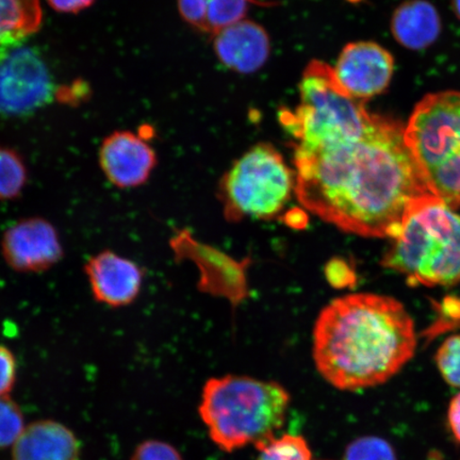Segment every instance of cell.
Returning a JSON list of instances; mask_svg holds the SVG:
<instances>
[{
	"label": "cell",
	"mask_w": 460,
	"mask_h": 460,
	"mask_svg": "<svg viewBox=\"0 0 460 460\" xmlns=\"http://www.w3.org/2000/svg\"><path fill=\"white\" fill-rule=\"evenodd\" d=\"M383 258L385 268L411 286L460 281V216L436 195L420 199Z\"/></svg>",
	"instance_id": "cell-4"
},
{
	"label": "cell",
	"mask_w": 460,
	"mask_h": 460,
	"mask_svg": "<svg viewBox=\"0 0 460 460\" xmlns=\"http://www.w3.org/2000/svg\"><path fill=\"white\" fill-rule=\"evenodd\" d=\"M26 181L27 170L20 155L13 149L0 147V200L19 197Z\"/></svg>",
	"instance_id": "cell-17"
},
{
	"label": "cell",
	"mask_w": 460,
	"mask_h": 460,
	"mask_svg": "<svg viewBox=\"0 0 460 460\" xmlns=\"http://www.w3.org/2000/svg\"><path fill=\"white\" fill-rule=\"evenodd\" d=\"M343 460H398L389 442L376 436L360 437L345 448Z\"/></svg>",
	"instance_id": "cell-21"
},
{
	"label": "cell",
	"mask_w": 460,
	"mask_h": 460,
	"mask_svg": "<svg viewBox=\"0 0 460 460\" xmlns=\"http://www.w3.org/2000/svg\"><path fill=\"white\" fill-rule=\"evenodd\" d=\"M26 429L21 407L10 398H0V450L13 447Z\"/></svg>",
	"instance_id": "cell-20"
},
{
	"label": "cell",
	"mask_w": 460,
	"mask_h": 460,
	"mask_svg": "<svg viewBox=\"0 0 460 460\" xmlns=\"http://www.w3.org/2000/svg\"><path fill=\"white\" fill-rule=\"evenodd\" d=\"M17 378V362L13 350L0 345V398L9 396Z\"/></svg>",
	"instance_id": "cell-25"
},
{
	"label": "cell",
	"mask_w": 460,
	"mask_h": 460,
	"mask_svg": "<svg viewBox=\"0 0 460 460\" xmlns=\"http://www.w3.org/2000/svg\"><path fill=\"white\" fill-rule=\"evenodd\" d=\"M298 89L300 105L279 115L281 125L296 140L295 151H314L358 139L376 120L366 102L349 95L324 62L309 63Z\"/></svg>",
	"instance_id": "cell-5"
},
{
	"label": "cell",
	"mask_w": 460,
	"mask_h": 460,
	"mask_svg": "<svg viewBox=\"0 0 460 460\" xmlns=\"http://www.w3.org/2000/svg\"><path fill=\"white\" fill-rule=\"evenodd\" d=\"M100 163L112 185L128 189L147 181L157 164V157L143 137L130 131H118L103 141Z\"/></svg>",
	"instance_id": "cell-11"
},
{
	"label": "cell",
	"mask_w": 460,
	"mask_h": 460,
	"mask_svg": "<svg viewBox=\"0 0 460 460\" xmlns=\"http://www.w3.org/2000/svg\"><path fill=\"white\" fill-rule=\"evenodd\" d=\"M214 49L218 60L229 70L250 74L267 62L271 43L261 25L243 20L214 34Z\"/></svg>",
	"instance_id": "cell-13"
},
{
	"label": "cell",
	"mask_w": 460,
	"mask_h": 460,
	"mask_svg": "<svg viewBox=\"0 0 460 460\" xmlns=\"http://www.w3.org/2000/svg\"><path fill=\"white\" fill-rule=\"evenodd\" d=\"M41 22L39 0H0V61L19 49Z\"/></svg>",
	"instance_id": "cell-16"
},
{
	"label": "cell",
	"mask_w": 460,
	"mask_h": 460,
	"mask_svg": "<svg viewBox=\"0 0 460 460\" xmlns=\"http://www.w3.org/2000/svg\"><path fill=\"white\" fill-rule=\"evenodd\" d=\"M453 9L460 19V0H453Z\"/></svg>",
	"instance_id": "cell-28"
},
{
	"label": "cell",
	"mask_w": 460,
	"mask_h": 460,
	"mask_svg": "<svg viewBox=\"0 0 460 460\" xmlns=\"http://www.w3.org/2000/svg\"><path fill=\"white\" fill-rule=\"evenodd\" d=\"M391 31L396 41L406 49L421 50L438 39L440 15L427 0H408L394 11Z\"/></svg>",
	"instance_id": "cell-15"
},
{
	"label": "cell",
	"mask_w": 460,
	"mask_h": 460,
	"mask_svg": "<svg viewBox=\"0 0 460 460\" xmlns=\"http://www.w3.org/2000/svg\"><path fill=\"white\" fill-rule=\"evenodd\" d=\"M58 89L43 56L19 48L0 61V114L27 117L57 97Z\"/></svg>",
	"instance_id": "cell-8"
},
{
	"label": "cell",
	"mask_w": 460,
	"mask_h": 460,
	"mask_svg": "<svg viewBox=\"0 0 460 460\" xmlns=\"http://www.w3.org/2000/svg\"><path fill=\"white\" fill-rule=\"evenodd\" d=\"M85 274L95 300L109 307L128 306L142 290V268L112 251H103L90 258Z\"/></svg>",
	"instance_id": "cell-12"
},
{
	"label": "cell",
	"mask_w": 460,
	"mask_h": 460,
	"mask_svg": "<svg viewBox=\"0 0 460 460\" xmlns=\"http://www.w3.org/2000/svg\"><path fill=\"white\" fill-rule=\"evenodd\" d=\"M415 324L394 297L355 293L322 309L314 330L316 370L343 391L386 383L415 353Z\"/></svg>",
	"instance_id": "cell-2"
},
{
	"label": "cell",
	"mask_w": 460,
	"mask_h": 460,
	"mask_svg": "<svg viewBox=\"0 0 460 460\" xmlns=\"http://www.w3.org/2000/svg\"><path fill=\"white\" fill-rule=\"evenodd\" d=\"M447 420L454 437L460 442V394L454 396L448 406Z\"/></svg>",
	"instance_id": "cell-27"
},
{
	"label": "cell",
	"mask_w": 460,
	"mask_h": 460,
	"mask_svg": "<svg viewBox=\"0 0 460 460\" xmlns=\"http://www.w3.org/2000/svg\"><path fill=\"white\" fill-rule=\"evenodd\" d=\"M404 131L376 115L358 139L295 151L298 201L342 232L398 237L412 207L434 195L406 146Z\"/></svg>",
	"instance_id": "cell-1"
},
{
	"label": "cell",
	"mask_w": 460,
	"mask_h": 460,
	"mask_svg": "<svg viewBox=\"0 0 460 460\" xmlns=\"http://www.w3.org/2000/svg\"><path fill=\"white\" fill-rule=\"evenodd\" d=\"M49 4L57 11L66 13H76L90 7L94 0H48Z\"/></svg>",
	"instance_id": "cell-26"
},
{
	"label": "cell",
	"mask_w": 460,
	"mask_h": 460,
	"mask_svg": "<svg viewBox=\"0 0 460 460\" xmlns=\"http://www.w3.org/2000/svg\"><path fill=\"white\" fill-rule=\"evenodd\" d=\"M437 366L445 381L460 388V335L447 338L436 355Z\"/></svg>",
	"instance_id": "cell-22"
},
{
	"label": "cell",
	"mask_w": 460,
	"mask_h": 460,
	"mask_svg": "<svg viewBox=\"0 0 460 460\" xmlns=\"http://www.w3.org/2000/svg\"><path fill=\"white\" fill-rule=\"evenodd\" d=\"M394 68V57L381 45L356 42L342 49L333 73L349 95L366 102L388 88Z\"/></svg>",
	"instance_id": "cell-10"
},
{
	"label": "cell",
	"mask_w": 460,
	"mask_h": 460,
	"mask_svg": "<svg viewBox=\"0 0 460 460\" xmlns=\"http://www.w3.org/2000/svg\"><path fill=\"white\" fill-rule=\"evenodd\" d=\"M13 460H79L80 444L73 431L54 420L27 425L13 447Z\"/></svg>",
	"instance_id": "cell-14"
},
{
	"label": "cell",
	"mask_w": 460,
	"mask_h": 460,
	"mask_svg": "<svg viewBox=\"0 0 460 460\" xmlns=\"http://www.w3.org/2000/svg\"><path fill=\"white\" fill-rule=\"evenodd\" d=\"M178 9L182 19L189 25L201 32L208 33V25H207L208 0H178Z\"/></svg>",
	"instance_id": "cell-24"
},
{
	"label": "cell",
	"mask_w": 460,
	"mask_h": 460,
	"mask_svg": "<svg viewBox=\"0 0 460 460\" xmlns=\"http://www.w3.org/2000/svg\"><path fill=\"white\" fill-rule=\"evenodd\" d=\"M130 460H183L177 448L156 439L143 441L136 447Z\"/></svg>",
	"instance_id": "cell-23"
},
{
	"label": "cell",
	"mask_w": 460,
	"mask_h": 460,
	"mask_svg": "<svg viewBox=\"0 0 460 460\" xmlns=\"http://www.w3.org/2000/svg\"><path fill=\"white\" fill-rule=\"evenodd\" d=\"M257 460H313L308 442L302 436L285 434L256 447Z\"/></svg>",
	"instance_id": "cell-18"
},
{
	"label": "cell",
	"mask_w": 460,
	"mask_h": 460,
	"mask_svg": "<svg viewBox=\"0 0 460 460\" xmlns=\"http://www.w3.org/2000/svg\"><path fill=\"white\" fill-rule=\"evenodd\" d=\"M295 172L279 151L258 144L235 161L224 175L220 197L230 222L269 220L280 214L296 193Z\"/></svg>",
	"instance_id": "cell-7"
},
{
	"label": "cell",
	"mask_w": 460,
	"mask_h": 460,
	"mask_svg": "<svg viewBox=\"0 0 460 460\" xmlns=\"http://www.w3.org/2000/svg\"><path fill=\"white\" fill-rule=\"evenodd\" d=\"M404 137L431 193L452 208L460 207V92L425 96Z\"/></svg>",
	"instance_id": "cell-6"
},
{
	"label": "cell",
	"mask_w": 460,
	"mask_h": 460,
	"mask_svg": "<svg viewBox=\"0 0 460 460\" xmlns=\"http://www.w3.org/2000/svg\"><path fill=\"white\" fill-rule=\"evenodd\" d=\"M5 262L20 273L44 272L63 257L58 230L43 217H27L7 229L2 240Z\"/></svg>",
	"instance_id": "cell-9"
},
{
	"label": "cell",
	"mask_w": 460,
	"mask_h": 460,
	"mask_svg": "<svg viewBox=\"0 0 460 460\" xmlns=\"http://www.w3.org/2000/svg\"><path fill=\"white\" fill-rule=\"evenodd\" d=\"M252 4L257 0H208L207 25L212 36L222 29L243 21Z\"/></svg>",
	"instance_id": "cell-19"
},
{
	"label": "cell",
	"mask_w": 460,
	"mask_h": 460,
	"mask_svg": "<svg viewBox=\"0 0 460 460\" xmlns=\"http://www.w3.org/2000/svg\"><path fill=\"white\" fill-rule=\"evenodd\" d=\"M290 394L279 383L250 376L212 377L201 393L199 413L220 450L234 452L275 438L284 427Z\"/></svg>",
	"instance_id": "cell-3"
}]
</instances>
